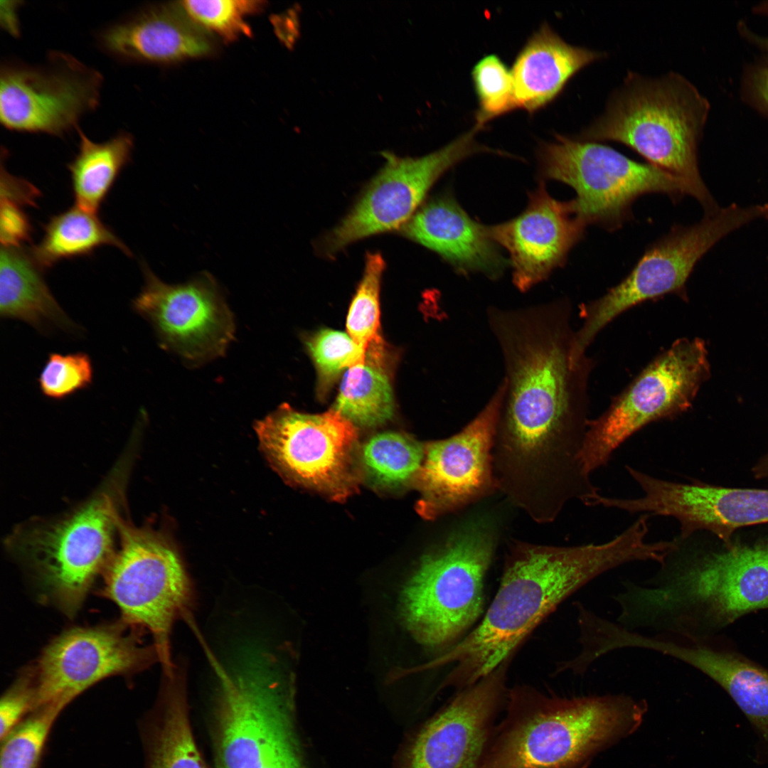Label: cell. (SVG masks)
<instances>
[{
	"mask_svg": "<svg viewBox=\"0 0 768 768\" xmlns=\"http://www.w3.org/2000/svg\"><path fill=\"white\" fill-rule=\"evenodd\" d=\"M254 427L262 449L292 481L336 501L357 489V430L335 410L306 414L284 403Z\"/></svg>",
	"mask_w": 768,
	"mask_h": 768,
	"instance_id": "4fadbf2b",
	"label": "cell"
},
{
	"mask_svg": "<svg viewBox=\"0 0 768 768\" xmlns=\"http://www.w3.org/2000/svg\"><path fill=\"white\" fill-rule=\"evenodd\" d=\"M385 268V260L379 252H369L365 259L364 270L353 298L346 319V329L351 337L368 353L380 343V290Z\"/></svg>",
	"mask_w": 768,
	"mask_h": 768,
	"instance_id": "1f68e13d",
	"label": "cell"
},
{
	"mask_svg": "<svg viewBox=\"0 0 768 768\" xmlns=\"http://www.w3.org/2000/svg\"><path fill=\"white\" fill-rule=\"evenodd\" d=\"M78 151L68 164L75 206L97 213L123 169L130 162L134 139L120 132L102 142L90 140L78 127Z\"/></svg>",
	"mask_w": 768,
	"mask_h": 768,
	"instance_id": "4316f807",
	"label": "cell"
},
{
	"mask_svg": "<svg viewBox=\"0 0 768 768\" xmlns=\"http://www.w3.org/2000/svg\"><path fill=\"white\" fill-rule=\"evenodd\" d=\"M215 671L218 768H260L297 740L290 693L276 661L258 652L249 655L236 671L218 665Z\"/></svg>",
	"mask_w": 768,
	"mask_h": 768,
	"instance_id": "8fae6325",
	"label": "cell"
},
{
	"mask_svg": "<svg viewBox=\"0 0 768 768\" xmlns=\"http://www.w3.org/2000/svg\"><path fill=\"white\" fill-rule=\"evenodd\" d=\"M365 475L374 486L394 489L415 482L425 456V444L401 433L385 432L363 447Z\"/></svg>",
	"mask_w": 768,
	"mask_h": 768,
	"instance_id": "4dcf8cb0",
	"label": "cell"
},
{
	"mask_svg": "<svg viewBox=\"0 0 768 768\" xmlns=\"http://www.w3.org/2000/svg\"><path fill=\"white\" fill-rule=\"evenodd\" d=\"M496 546L494 530L475 521L454 530L439 549L422 558L402 594L405 623L420 644L449 649L481 617Z\"/></svg>",
	"mask_w": 768,
	"mask_h": 768,
	"instance_id": "52a82bcc",
	"label": "cell"
},
{
	"mask_svg": "<svg viewBox=\"0 0 768 768\" xmlns=\"http://www.w3.org/2000/svg\"><path fill=\"white\" fill-rule=\"evenodd\" d=\"M306 346L323 388L343 370L366 361V351L343 331L322 329L307 340Z\"/></svg>",
	"mask_w": 768,
	"mask_h": 768,
	"instance_id": "d590c367",
	"label": "cell"
},
{
	"mask_svg": "<svg viewBox=\"0 0 768 768\" xmlns=\"http://www.w3.org/2000/svg\"><path fill=\"white\" fill-rule=\"evenodd\" d=\"M125 466L119 464L102 489L73 512L23 526L10 539L13 552L31 570L45 595L68 616L78 612L114 554Z\"/></svg>",
	"mask_w": 768,
	"mask_h": 768,
	"instance_id": "8992f818",
	"label": "cell"
},
{
	"mask_svg": "<svg viewBox=\"0 0 768 768\" xmlns=\"http://www.w3.org/2000/svg\"><path fill=\"white\" fill-rule=\"evenodd\" d=\"M142 270L144 284L132 306L152 326L160 347L193 367L223 356L235 324L215 279L203 272L186 283L170 284L146 264Z\"/></svg>",
	"mask_w": 768,
	"mask_h": 768,
	"instance_id": "9a60e30c",
	"label": "cell"
},
{
	"mask_svg": "<svg viewBox=\"0 0 768 768\" xmlns=\"http://www.w3.org/2000/svg\"><path fill=\"white\" fill-rule=\"evenodd\" d=\"M605 56L604 52L570 45L548 24L542 25L519 52L511 70L517 109L533 113L544 107L578 71Z\"/></svg>",
	"mask_w": 768,
	"mask_h": 768,
	"instance_id": "d4e9b609",
	"label": "cell"
},
{
	"mask_svg": "<svg viewBox=\"0 0 768 768\" xmlns=\"http://www.w3.org/2000/svg\"><path fill=\"white\" fill-rule=\"evenodd\" d=\"M471 75L479 101L475 125L482 128L489 120L517 109L511 71L496 55L482 58Z\"/></svg>",
	"mask_w": 768,
	"mask_h": 768,
	"instance_id": "836d02e7",
	"label": "cell"
},
{
	"mask_svg": "<svg viewBox=\"0 0 768 768\" xmlns=\"http://www.w3.org/2000/svg\"><path fill=\"white\" fill-rule=\"evenodd\" d=\"M0 315L24 321L40 332L79 333L59 305L30 250L4 247L0 255Z\"/></svg>",
	"mask_w": 768,
	"mask_h": 768,
	"instance_id": "484cf974",
	"label": "cell"
},
{
	"mask_svg": "<svg viewBox=\"0 0 768 768\" xmlns=\"http://www.w3.org/2000/svg\"><path fill=\"white\" fill-rule=\"evenodd\" d=\"M63 708L52 705L36 709L2 739L0 768H37L50 728Z\"/></svg>",
	"mask_w": 768,
	"mask_h": 768,
	"instance_id": "d6a6232c",
	"label": "cell"
},
{
	"mask_svg": "<svg viewBox=\"0 0 768 768\" xmlns=\"http://www.w3.org/2000/svg\"><path fill=\"white\" fill-rule=\"evenodd\" d=\"M260 768H304L297 740L282 747Z\"/></svg>",
	"mask_w": 768,
	"mask_h": 768,
	"instance_id": "b9f144b4",
	"label": "cell"
},
{
	"mask_svg": "<svg viewBox=\"0 0 768 768\" xmlns=\"http://www.w3.org/2000/svg\"><path fill=\"white\" fill-rule=\"evenodd\" d=\"M16 203L1 200V241L4 247H21L29 238L31 226L27 215Z\"/></svg>",
	"mask_w": 768,
	"mask_h": 768,
	"instance_id": "f35d334b",
	"label": "cell"
},
{
	"mask_svg": "<svg viewBox=\"0 0 768 768\" xmlns=\"http://www.w3.org/2000/svg\"><path fill=\"white\" fill-rule=\"evenodd\" d=\"M257 1L238 0H187L178 7L199 28L227 38L246 33L245 16L258 6Z\"/></svg>",
	"mask_w": 768,
	"mask_h": 768,
	"instance_id": "8d00e7d4",
	"label": "cell"
},
{
	"mask_svg": "<svg viewBox=\"0 0 768 768\" xmlns=\"http://www.w3.org/2000/svg\"><path fill=\"white\" fill-rule=\"evenodd\" d=\"M166 679L163 712L149 768H207L194 739L183 673L176 668Z\"/></svg>",
	"mask_w": 768,
	"mask_h": 768,
	"instance_id": "f1b7e54d",
	"label": "cell"
},
{
	"mask_svg": "<svg viewBox=\"0 0 768 768\" xmlns=\"http://www.w3.org/2000/svg\"><path fill=\"white\" fill-rule=\"evenodd\" d=\"M96 214L75 206L51 217L41 240L30 250L39 267L45 270L64 259L90 255L103 245L131 256L130 250Z\"/></svg>",
	"mask_w": 768,
	"mask_h": 768,
	"instance_id": "83f0119b",
	"label": "cell"
},
{
	"mask_svg": "<svg viewBox=\"0 0 768 768\" xmlns=\"http://www.w3.org/2000/svg\"><path fill=\"white\" fill-rule=\"evenodd\" d=\"M506 702L481 768H585L632 733L647 710L624 694L562 698L528 685L508 689Z\"/></svg>",
	"mask_w": 768,
	"mask_h": 768,
	"instance_id": "277c9868",
	"label": "cell"
},
{
	"mask_svg": "<svg viewBox=\"0 0 768 768\" xmlns=\"http://www.w3.org/2000/svg\"><path fill=\"white\" fill-rule=\"evenodd\" d=\"M512 658L457 693L417 732L404 768H481L506 701Z\"/></svg>",
	"mask_w": 768,
	"mask_h": 768,
	"instance_id": "d6986e66",
	"label": "cell"
},
{
	"mask_svg": "<svg viewBox=\"0 0 768 768\" xmlns=\"http://www.w3.org/2000/svg\"><path fill=\"white\" fill-rule=\"evenodd\" d=\"M120 546L104 572V594L123 622L148 630L166 676L175 670L170 647L174 622L191 602L189 582L179 557L159 534L124 521L117 522Z\"/></svg>",
	"mask_w": 768,
	"mask_h": 768,
	"instance_id": "9c48e42d",
	"label": "cell"
},
{
	"mask_svg": "<svg viewBox=\"0 0 768 768\" xmlns=\"http://www.w3.org/2000/svg\"><path fill=\"white\" fill-rule=\"evenodd\" d=\"M659 565L642 585L626 580L612 597L624 628L706 639L768 609V538L711 546L678 535Z\"/></svg>",
	"mask_w": 768,
	"mask_h": 768,
	"instance_id": "3957f363",
	"label": "cell"
},
{
	"mask_svg": "<svg viewBox=\"0 0 768 768\" xmlns=\"http://www.w3.org/2000/svg\"><path fill=\"white\" fill-rule=\"evenodd\" d=\"M503 357L505 392L492 449L498 489L526 504H550L583 491L581 452L588 427L589 363L571 361L575 331L563 300L488 309Z\"/></svg>",
	"mask_w": 768,
	"mask_h": 768,
	"instance_id": "6da1fadb",
	"label": "cell"
},
{
	"mask_svg": "<svg viewBox=\"0 0 768 768\" xmlns=\"http://www.w3.org/2000/svg\"><path fill=\"white\" fill-rule=\"evenodd\" d=\"M402 233L461 273L481 272L496 279L506 265L488 227L472 220L450 196L422 206L402 227Z\"/></svg>",
	"mask_w": 768,
	"mask_h": 768,
	"instance_id": "603a6c76",
	"label": "cell"
},
{
	"mask_svg": "<svg viewBox=\"0 0 768 768\" xmlns=\"http://www.w3.org/2000/svg\"><path fill=\"white\" fill-rule=\"evenodd\" d=\"M752 472L755 479L768 481V451L753 466Z\"/></svg>",
	"mask_w": 768,
	"mask_h": 768,
	"instance_id": "ee69618b",
	"label": "cell"
},
{
	"mask_svg": "<svg viewBox=\"0 0 768 768\" xmlns=\"http://www.w3.org/2000/svg\"><path fill=\"white\" fill-rule=\"evenodd\" d=\"M759 218H768V203L747 208L736 204L718 209L691 226L676 225L649 245L617 285L582 308V325L575 332L577 357L611 321L629 308L669 293L682 292L698 261L722 238Z\"/></svg>",
	"mask_w": 768,
	"mask_h": 768,
	"instance_id": "30bf717a",
	"label": "cell"
},
{
	"mask_svg": "<svg viewBox=\"0 0 768 768\" xmlns=\"http://www.w3.org/2000/svg\"><path fill=\"white\" fill-rule=\"evenodd\" d=\"M21 1H1V24L10 35L18 36L20 35L19 21L18 10Z\"/></svg>",
	"mask_w": 768,
	"mask_h": 768,
	"instance_id": "7bdbcfd3",
	"label": "cell"
},
{
	"mask_svg": "<svg viewBox=\"0 0 768 768\" xmlns=\"http://www.w3.org/2000/svg\"><path fill=\"white\" fill-rule=\"evenodd\" d=\"M538 156L542 176L575 190L572 206L587 226L620 228L631 218L633 203L645 194L662 193L676 201L691 196L680 179L599 142L558 134L542 144Z\"/></svg>",
	"mask_w": 768,
	"mask_h": 768,
	"instance_id": "ba28073f",
	"label": "cell"
},
{
	"mask_svg": "<svg viewBox=\"0 0 768 768\" xmlns=\"http://www.w3.org/2000/svg\"><path fill=\"white\" fill-rule=\"evenodd\" d=\"M709 375L705 342L681 338L656 357L614 401L590 420L581 452L591 474L607 465L614 451L652 422L687 410Z\"/></svg>",
	"mask_w": 768,
	"mask_h": 768,
	"instance_id": "7c38bea8",
	"label": "cell"
},
{
	"mask_svg": "<svg viewBox=\"0 0 768 768\" xmlns=\"http://www.w3.org/2000/svg\"><path fill=\"white\" fill-rule=\"evenodd\" d=\"M628 644L677 658L710 677L729 694L768 746L767 669L723 646L717 637L696 640L670 632L634 631Z\"/></svg>",
	"mask_w": 768,
	"mask_h": 768,
	"instance_id": "7402d4cb",
	"label": "cell"
},
{
	"mask_svg": "<svg viewBox=\"0 0 768 768\" xmlns=\"http://www.w3.org/2000/svg\"><path fill=\"white\" fill-rule=\"evenodd\" d=\"M505 392L502 379L488 402L460 432L425 444L415 483L416 509L432 520L458 510L497 489L492 449Z\"/></svg>",
	"mask_w": 768,
	"mask_h": 768,
	"instance_id": "ac0fdd59",
	"label": "cell"
},
{
	"mask_svg": "<svg viewBox=\"0 0 768 768\" xmlns=\"http://www.w3.org/2000/svg\"><path fill=\"white\" fill-rule=\"evenodd\" d=\"M500 584L479 624L424 667L454 666L442 683L459 690L513 657L530 633L567 598L604 572L646 561L643 533L630 526L600 544L554 546L512 541Z\"/></svg>",
	"mask_w": 768,
	"mask_h": 768,
	"instance_id": "7a4b0ae2",
	"label": "cell"
},
{
	"mask_svg": "<svg viewBox=\"0 0 768 768\" xmlns=\"http://www.w3.org/2000/svg\"><path fill=\"white\" fill-rule=\"evenodd\" d=\"M476 126L443 148L421 157L385 151L384 166L342 220L321 244L329 255L363 238L402 228L428 191L449 169L486 150L474 140Z\"/></svg>",
	"mask_w": 768,
	"mask_h": 768,
	"instance_id": "2e32d148",
	"label": "cell"
},
{
	"mask_svg": "<svg viewBox=\"0 0 768 768\" xmlns=\"http://www.w3.org/2000/svg\"><path fill=\"white\" fill-rule=\"evenodd\" d=\"M102 82L98 70L60 51L41 65L3 63L1 124L12 132L62 137L97 107Z\"/></svg>",
	"mask_w": 768,
	"mask_h": 768,
	"instance_id": "5bb4252c",
	"label": "cell"
},
{
	"mask_svg": "<svg viewBox=\"0 0 768 768\" xmlns=\"http://www.w3.org/2000/svg\"><path fill=\"white\" fill-rule=\"evenodd\" d=\"M333 409L354 425L372 427L385 423L395 410L388 376L375 363L366 361L348 368Z\"/></svg>",
	"mask_w": 768,
	"mask_h": 768,
	"instance_id": "f546056e",
	"label": "cell"
},
{
	"mask_svg": "<svg viewBox=\"0 0 768 768\" xmlns=\"http://www.w3.org/2000/svg\"><path fill=\"white\" fill-rule=\"evenodd\" d=\"M93 375L92 360L87 353H51L41 369L38 383L45 397L62 400L89 388Z\"/></svg>",
	"mask_w": 768,
	"mask_h": 768,
	"instance_id": "e575fe53",
	"label": "cell"
},
{
	"mask_svg": "<svg viewBox=\"0 0 768 768\" xmlns=\"http://www.w3.org/2000/svg\"><path fill=\"white\" fill-rule=\"evenodd\" d=\"M586 227L572 201H558L540 185L530 194L521 214L488 230L492 240L509 254L514 285L526 292L562 265Z\"/></svg>",
	"mask_w": 768,
	"mask_h": 768,
	"instance_id": "44dd1931",
	"label": "cell"
},
{
	"mask_svg": "<svg viewBox=\"0 0 768 768\" xmlns=\"http://www.w3.org/2000/svg\"><path fill=\"white\" fill-rule=\"evenodd\" d=\"M33 688L30 668L3 695L0 703V737L4 739L33 710Z\"/></svg>",
	"mask_w": 768,
	"mask_h": 768,
	"instance_id": "74e56055",
	"label": "cell"
},
{
	"mask_svg": "<svg viewBox=\"0 0 768 768\" xmlns=\"http://www.w3.org/2000/svg\"><path fill=\"white\" fill-rule=\"evenodd\" d=\"M745 85L751 102L768 114V66L752 68L746 76Z\"/></svg>",
	"mask_w": 768,
	"mask_h": 768,
	"instance_id": "60d3db41",
	"label": "cell"
},
{
	"mask_svg": "<svg viewBox=\"0 0 768 768\" xmlns=\"http://www.w3.org/2000/svg\"><path fill=\"white\" fill-rule=\"evenodd\" d=\"M709 108L706 98L680 74L651 78L629 72L603 113L576 138L629 147L648 164L684 182L710 214L719 208L701 178L697 160Z\"/></svg>",
	"mask_w": 768,
	"mask_h": 768,
	"instance_id": "5b68a950",
	"label": "cell"
},
{
	"mask_svg": "<svg viewBox=\"0 0 768 768\" xmlns=\"http://www.w3.org/2000/svg\"><path fill=\"white\" fill-rule=\"evenodd\" d=\"M131 627L122 621L75 628L53 639L30 668L32 711L52 705L65 708L100 681L142 671L159 660L154 644H142Z\"/></svg>",
	"mask_w": 768,
	"mask_h": 768,
	"instance_id": "e0dca14e",
	"label": "cell"
},
{
	"mask_svg": "<svg viewBox=\"0 0 768 768\" xmlns=\"http://www.w3.org/2000/svg\"><path fill=\"white\" fill-rule=\"evenodd\" d=\"M754 39L755 41L757 42L758 45H759L760 47L762 48L763 51H764L766 56L768 59V38H762L755 37Z\"/></svg>",
	"mask_w": 768,
	"mask_h": 768,
	"instance_id": "f6af8a7d",
	"label": "cell"
},
{
	"mask_svg": "<svg viewBox=\"0 0 768 768\" xmlns=\"http://www.w3.org/2000/svg\"><path fill=\"white\" fill-rule=\"evenodd\" d=\"M1 198L20 206H34L39 191L28 182L1 171Z\"/></svg>",
	"mask_w": 768,
	"mask_h": 768,
	"instance_id": "ab89813d",
	"label": "cell"
},
{
	"mask_svg": "<svg viewBox=\"0 0 768 768\" xmlns=\"http://www.w3.org/2000/svg\"><path fill=\"white\" fill-rule=\"evenodd\" d=\"M102 50L126 63H165L206 54L210 44L178 6L149 7L103 29Z\"/></svg>",
	"mask_w": 768,
	"mask_h": 768,
	"instance_id": "cb8c5ba5",
	"label": "cell"
},
{
	"mask_svg": "<svg viewBox=\"0 0 768 768\" xmlns=\"http://www.w3.org/2000/svg\"><path fill=\"white\" fill-rule=\"evenodd\" d=\"M639 486L643 496L635 499V510L676 519L682 538L707 532L729 543L742 527L768 523V489L679 483L648 474Z\"/></svg>",
	"mask_w": 768,
	"mask_h": 768,
	"instance_id": "ffe728a7",
	"label": "cell"
}]
</instances>
